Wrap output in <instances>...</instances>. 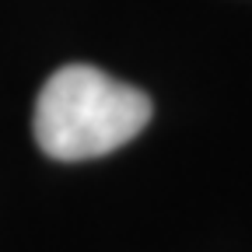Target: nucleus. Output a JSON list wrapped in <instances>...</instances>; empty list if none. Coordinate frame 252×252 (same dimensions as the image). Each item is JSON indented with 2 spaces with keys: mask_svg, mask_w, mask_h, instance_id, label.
Returning a JSON list of instances; mask_svg holds the SVG:
<instances>
[{
  "mask_svg": "<svg viewBox=\"0 0 252 252\" xmlns=\"http://www.w3.org/2000/svg\"><path fill=\"white\" fill-rule=\"evenodd\" d=\"M151 123V98L88 63L60 67L39 91L35 140L56 161H88L130 144Z\"/></svg>",
  "mask_w": 252,
  "mask_h": 252,
  "instance_id": "1",
  "label": "nucleus"
}]
</instances>
